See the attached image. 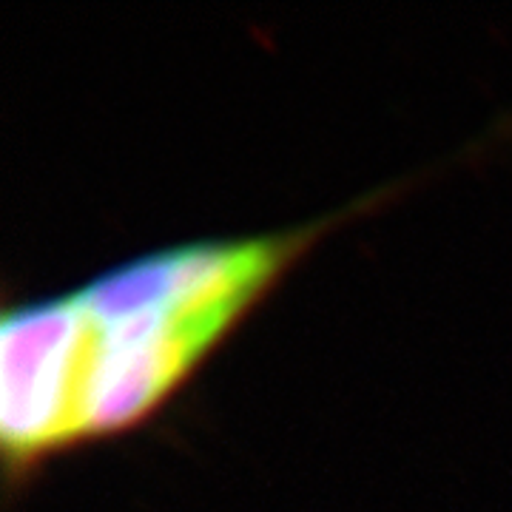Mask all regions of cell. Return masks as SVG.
<instances>
[{
	"mask_svg": "<svg viewBox=\"0 0 512 512\" xmlns=\"http://www.w3.org/2000/svg\"><path fill=\"white\" fill-rule=\"evenodd\" d=\"M325 225L148 251L77 291L9 308L0 325L9 473L151 416Z\"/></svg>",
	"mask_w": 512,
	"mask_h": 512,
	"instance_id": "1",
	"label": "cell"
}]
</instances>
